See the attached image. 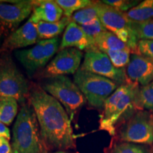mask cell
<instances>
[{"mask_svg": "<svg viewBox=\"0 0 153 153\" xmlns=\"http://www.w3.org/2000/svg\"><path fill=\"white\" fill-rule=\"evenodd\" d=\"M28 101L36 113L41 135L48 150L75 148L71 119L60 103L36 84L30 85Z\"/></svg>", "mask_w": 153, "mask_h": 153, "instance_id": "obj_1", "label": "cell"}, {"mask_svg": "<svg viewBox=\"0 0 153 153\" xmlns=\"http://www.w3.org/2000/svg\"><path fill=\"white\" fill-rule=\"evenodd\" d=\"M139 85L128 82L120 85L106 99L99 120V130L114 137L122 124L137 111V94Z\"/></svg>", "mask_w": 153, "mask_h": 153, "instance_id": "obj_2", "label": "cell"}, {"mask_svg": "<svg viewBox=\"0 0 153 153\" xmlns=\"http://www.w3.org/2000/svg\"><path fill=\"white\" fill-rule=\"evenodd\" d=\"M12 151L15 153H48L33 107L22 105L13 127Z\"/></svg>", "mask_w": 153, "mask_h": 153, "instance_id": "obj_3", "label": "cell"}, {"mask_svg": "<svg viewBox=\"0 0 153 153\" xmlns=\"http://www.w3.org/2000/svg\"><path fill=\"white\" fill-rule=\"evenodd\" d=\"M74 82L91 106L102 109L106 99L119 87L104 76L85 71L79 68L74 74Z\"/></svg>", "mask_w": 153, "mask_h": 153, "instance_id": "obj_4", "label": "cell"}, {"mask_svg": "<svg viewBox=\"0 0 153 153\" xmlns=\"http://www.w3.org/2000/svg\"><path fill=\"white\" fill-rule=\"evenodd\" d=\"M41 87L60 103L71 120L87 101L75 83L65 75L48 77Z\"/></svg>", "mask_w": 153, "mask_h": 153, "instance_id": "obj_5", "label": "cell"}, {"mask_svg": "<svg viewBox=\"0 0 153 153\" xmlns=\"http://www.w3.org/2000/svg\"><path fill=\"white\" fill-rule=\"evenodd\" d=\"M30 85L11 57L0 55V97H12L24 104L28 100Z\"/></svg>", "mask_w": 153, "mask_h": 153, "instance_id": "obj_6", "label": "cell"}, {"mask_svg": "<svg viewBox=\"0 0 153 153\" xmlns=\"http://www.w3.org/2000/svg\"><path fill=\"white\" fill-rule=\"evenodd\" d=\"M98 17L108 31L115 34L129 48L132 54H137L138 38L131 27V21L125 13L114 7L97 1Z\"/></svg>", "mask_w": 153, "mask_h": 153, "instance_id": "obj_7", "label": "cell"}, {"mask_svg": "<svg viewBox=\"0 0 153 153\" xmlns=\"http://www.w3.org/2000/svg\"><path fill=\"white\" fill-rule=\"evenodd\" d=\"M116 139L143 145H153V113L137 111L116 131Z\"/></svg>", "mask_w": 153, "mask_h": 153, "instance_id": "obj_8", "label": "cell"}, {"mask_svg": "<svg viewBox=\"0 0 153 153\" xmlns=\"http://www.w3.org/2000/svg\"><path fill=\"white\" fill-rule=\"evenodd\" d=\"M60 47V38L40 41L32 48L17 51L15 56L29 75L43 68L53 57Z\"/></svg>", "mask_w": 153, "mask_h": 153, "instance_id": "obj_9", "label": "cell"}, {"mask_svg": "<svg viewBox=\"0 0 153 153\" xmlns=\"http://www.w3.org/2000/svg\"><path fill=\"white\" fill-rule=\"evenodd\" d=\"M80 68L108 78L118 85L129 82L126 73V69H119L114 67L108 55L97 48L86 51L83 63Z\"/></svg>", "mask_w": 153, "mask_h": 153, "instance_id": "obj_10", "label": "cell"}, {"mask_svg": "<svg viewBox=\"0 0 153 153\" xmlns=\"http://www.w3.org/2000/svg\"><path fill=\"white\" fill-rule=\"evenodd\" d=\"M33 11V1L0 3V45Z\"/></svg>", "mask_w": 153, "mask_h": 153, "instance_id": "obj_11", "label": "cell"}, {"mask_svg": "<svg viewBox=\"0 0 153 153\" xmlns=\"http://www.w3.org/2000/svg\"><path fill=\"white\" fill-rule=\"evenodd\" d=\"M83 53L79 50L68 48L60 50L46 66L43 75L46 77L75 74L79 69Z\"/></svg>", "mask_w": 153, "mask_h": 153, "instance_id": "obj_12", "label": "cell"}, {"mask_svg": "<svg viewBox=\"0 0 153 153\" xmlns=\"http://www.w3.org/2000/svg\"><path fill=\"white\" fill-rule=\"evenodd\" d=\"M129 82L141 87L153 82V60L140 54H131L126 69Z\"/></svg>", "mask_w": 153, "mask_h": 153, "instance_id": "obj_13", "label": "cell"}, {"mask_svg": "<svg viewBox=\"0 0 153 153\" xmlns=\"http://www.w3.org/2000/svg\"><path fill=\"white\" fill-rule=\"evenodd\" d=\"M40 41L36 24L28 19L26 23L19 27L4 41L0 51L8 52L15 49L23 48L38 43Z\"/></svg>", "mask_w": 153, "mask_h": 153, "instance_id": "obj_14", "label": "cell"}, {"mask_svg": "<svg viewBox=\"0 0 153 153\" xmlns=\"http://www.w3.org/2000/svg\"><path fill=\"white\" fill-rule=\"evenodd\" d=\"M68 48L87 51L96 48L94 39L88 36L79 25L72 21L65 28L60 45V50Z\"/></svg>", "mask_w": 153, "mask_h": 153, "instance_id": "obj_15", "label": "cell"}, {"mask_svg": "<svg viewBox=\"0 0 153 153\" xmlns=\"http://www.w3.org/2000/svg\"><path fill=\"white\" fill-rule=\"evenodd\" d=\"M64 14L62 9L53 0H38L33 1L30 21L34 24L38 22L53 23L60 21Z\"/></svg>", "mask_w": 153, "mask_h": 153, "instance_id": "obj_16", "label": "cell"}, {"mask_svg": "<svg viewBox=\"0 0 153 153\" xmlns=\"http://www.w3.org/2000/svg\"><path fill=\"white\" fill-rule=\"evenodd\" d=\"M72 22L71 18L63 16L60 21L53 23L38 22L36 24L40 41L50 40L58 38V36L62 33L65 28Z\"/></svg>", "mask_w": 153, "mask_h": 153, "instance_id": "obj_17", "label": "cell"}, {"mask_svg": "<svg viewBox=\"0 0 153 153\" xmlns=\"http://www.w3.org/2000/svg\"><path fill=\"white\" fill-rule=\"evenodd\" d=\"M94 44L96 48L102 52L106 51H122L129 49V48L115 34L108 30L101 32L96 36Z\"/></svg>", "mask_w": 153, "mask_h": 153, "instance_id": "obj_18", "label": "cell"}, {"mask_svg": "<svg viewBox=\"0 0 153 153\" xmlns=\"http://www.w3.org/2000/svg\"><path fill=\"white\" fill-rule=\"evenodd\" d=\"M129 20L145 22L153 20V0H145L125 13Z\"/></svg>", "mask_w": 153, "mask_h": 153, "instance_id": "obj_19", "label": "cell"}, {"mask_svg": "<svg viewBox=\"0 0 153 153\" xmlns=\"http://www.w3.org/2000/svg\"><path fill=\"white\" fill-rule=\"evenodd\" d=\"M104 153H152L146 145L123 142L114 137Z\"/></svg>", "mask_w": 153, "mask_h": 153, "instance_id": "obj_20", "label": "cell"}, {"mask_svg": "<svg viewBox=\"0 0 153 153\" xmlns=\"http://www.w3.org/2000/svg\"><path fill=\"white\" fill-rule=\"evenodd\" d=\"M18 113V101L9 97H0V122L7 126L14 121Z\"/></svg>", "mask_w": 153, "mask_h": 153, "instance_id": "obj_21", "label": "cell"}, {"mask_svg": "<svg viewBox=\"0 0 153 153\" xmlns=\"http://www.w3.org/2000/svg\"><path fill=\"white\" fill-rule=\"evenodd\" d=\"M137 108L138 111H153V82L140 87L137 94Z\"/></svg>", "mask_w": 153, "mask_h": 153, "instance_id": "obj_22", "label": "cell"}, {"mask_svg": "<svg viewBox=\"0 0 153 153\" xmlns=\"http://www.w3.org/2000/svg\"><path fill=\"white\" fill-rule=\"evenodd\" d=\"M62 9L65 16L71 18L76 11L93 4L95 1L90 0H56L55 1Z\"/></svg>", "mask_w": 153, "mask_h": 153, "instance_id": "obj_23", "label": "cell"}, {"mask_svg": "<svg viewBox=\"0 0 153 153\" xmlns=\"http://www.w3.org/2000/svg\"><path fill=\"white\" fill-rule=\"evenodd\" d=\"M99 18L97 11V1L89 7L76 11L72 15L71 19L79 26L91 22V21Z\"/></svg>", "mask_w": 153, "mask_h": 153, "instance_id": "obj_24", "label": "cell"}, {"mask_svg": "<svg viewBox=\"0 0 153 153\" xmlns=\"http://www.w3.org/2000/svg\"><path fill=\"white\" fill-rule=\"evenodd\" d=\"M104 53L108 55L112 64L116 68L123 69L127 67L131 59V50H122V51H106Z\"/></svg>", "mask_w": 153, "mask_h": 153, "instance_id": "obj_25", "label": "cell"}, {"mask_svg": "<svg viewBox=\"0 0 153 153\" xmlns=\"http://www.w3.org/2000/svg\"><path fill=\"white\" fill-rule=\"evenodd\" d=\"M131 27L138 40H153V20L145 22L131 21Z\"/></svg>", "mask_w": 153, "mask_h": 153, "instance_id": "obj_26", "label": "cell"}, {"mask_svg": "<svg viewBox=\"0 0 153 153\" xmlns=\"http://www.w3.org/2000/svg\"><path fill=\"white\" fill-rule=\"evenodd\" d=\"M101 2L114 7V9H117L118 11L126 13L138 4L140 1H136V0H104V1H101Z\"/></svg>", "mask_w": 153, "mask_h": 153, "instance_id": "obj_27", "label": "cell"}, {"mask_svg": "<svg viewBox=\"0 0 153 153\" xmlns=\"http://www.w3.org/2000/svg\"><path fill=\"white\" fill-rule=\"evenodd\" d=\"M81 28L83 31L87 34L88 36L94 39V38L98 34H99L103 31H106V28L101 24V21L99 18L91 21V22L87 23V24L82 25Z\"/></svg>", "mask_w": 153, "mask_h": 153, "instance_id": "obj_28", "label": "cell"}, {"mask_svg": "<svg viewBox=\"0 0 153 153\" xmlns=\"http://www.w3.org/2000/svg\"><path fill=\"white\" fill-rule=\"evenodd\" d=\"M137 54H140L153 60V40H139Z\"/></svg>", "mask_w": 153, "mask_h": 153, "instance_id": "obj_29", "label": "cell"}, {"mask_svg": "<svg viewBox=\"0 0 153 153\" xmlns=\"http://www.w3.org/2000/svg\"><path fill=\"white\" fill-rule=\"evenodd\" d=\"M12 147L9 140L4 137H0V153H11Z\"/></svg>", "mask_w": 153, "mask_h": 153, "instance_id": "obj_30", "label": "cell"}, {"mask_svg": "<svg viewBox=\"0 0 153 153\" xmlns=\"http://www.w3.org/2000/svg\"><path fill=\"white\" fill-rule=\"evenodd\" d=\"M0 137H4L9 140L11 138L10 130L7 126L1 122H0Z\"/></svg>", "mask_w": 153, "mask_h": 153, "instance_id": "obj_31", "label": "cell"}, {"mask_svg": "<svg viewBox=\"0 0 153 153\" xmlns=\"http://www.w3.org/2000/svg\"><path fill=\"white\" fill-rule=\"evenodd\" d=\"M17 1H4V0H0V3H3V2H7V3H14Z\"/></svg>", "mask_w": 153, "mask_h": 153, "instance_id": "obj_32", "label": "cell"}, {"mask_svg": "<svg viewBox=\"0 0 153 153\" xmlns=\"http://www.w3.org/2000/svg\"><path fill=\"white\" fill-rule=\"evenodd\" d=\"M52 153H69V152H66L65 150H58V151H56V152H54Z\"/></svg>", "mask_w": 153, "mask_h": 153, "instance_id": "obj_33", "label": "cell"}, {"mask_svg": "<svg viewBox=\"0 0 153 153\" xmlns=\"http://www.w3.org/2000/svg\"><path fill=\"white\" fill-rule=\"evenodd\" d=\"M11 153H15L14 152H13V151H12V152H11Z\"/></svg>", "mask_w": 153, "mask_h": 153, "instance_id": "obj_34", "label": "cell"}, {"mask_svg": "<svg viewBox=\"0 0 153 153\" xmlns=\"http://www.w3.org/2000/svg\"><path fill=\"white\" fill-rule=\"evenodd\" d=\"M152 153H153V149H152Z\"/></svg>", "mask_w": 153, "mask_h": 153, "instance_id": "obj_35", "label": "cell"}]
</instances>
